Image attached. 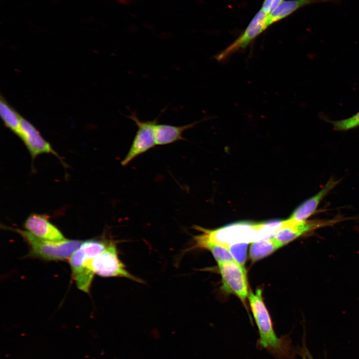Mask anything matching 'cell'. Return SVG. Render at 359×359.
Returning a JSON list of instances; mask_svg holds the SVG:
<instances>
[{
	"mask_svg": "<svg viewBox=\"0 0 359 359\" xmlns=\"http://www.w3.org/2000/svg\"><path fill=\"white\" fill-rule=\"evenodd\" d=\"M248 299L259 334L258 347L277 359H291L293 355L291 340L287 336L278 337L276 334L262 298V290L257 289L255 293L250 292Z\"/></svg>",
	"mask_w": 359,
	"mask_h": 359,
	"instance_id": "1",
	"label": "cell"
},
{
	"mask_svg": "<svg viewBox=\"0 0 359 359\" xmlns=\"http://www.w3.org/2000/svg\"><path fill=\"white\" fill-rule=\"evenodd\" d=\"M194 229L201 233L193 236V245L189 249L200 248L205 243H212L226 245L249 243L268 238L265 223L239 222L215 229H207L194 225Z\"/></svg>",
	"mask_w": 359,
	"mask_h": 359,
	"instance_id": "2",
	"label": "cell"
},
{
	"mask_svg": "<svg viewBox=\"0 0 359 359\" xmlns=\"http://www.w3.org/2000/svg\"><path fill=\"white\" fill-rule=\"evenodd\" d=\"M108 243L97 239L86 240L68 259L72 277L77 288L82 291L89 292L95 274L92 261L105 249Z\"/></svg>",
	"mask_w": 359,
	"mask_h": 359,
	"instance_id": "3",
	"label": "cell"
},
{
	"mask_svg": "<svg viewBox=\"0 0 359 359\" xmlns=\"http://www.w3.org/2000/svg\"><path fill=\"white\" fill-rule=\"evenodd\" d=\"M11 229L20 235L28 243L32 256L48 261L69 259L83 242L81 240L67 239L61 241L45 240L34 236L26 230Z\"/></svg>",
	"mask_w": 359,
	"mask_h": 359,
	"instance_id": "4",
	"label": "cell"
},
{
	"mask_svg": "<svg viewBox=\"0 0 359 359\" xmlns=\"http://www.w3.org/2000/svg\"><path fill=\"white\" fill-rule=\"evenodd\" d=\"M92 267L94 273L101 277H123L138 283L144 282L126 270L119 257L115 243L111 241L105 249L93 259Z\"/></svg>",
	"mask_w": 359,
	"mask_h": 359,
	"instance_id": "5",
	"label": "cell"
},
{
	"mask_svg": "<svg viewBox=\"0 0 359 359\" xmlns=\"http://www.w3.org/2000/svg\"><path fill=\"white\" fill-rule=\"evenodd\" d=\"M128 117L134 122L138 129L127 154L121 162L124 167L156 145L155 131L158 121V118L154 120L141 121L133 112Z\"/></svg>",
	"mask_w": 359,
	"mask_h": 359,
	"instance_id": "6",
	"label": "cell"
},
{
	"mask_svg": "<svg viewBox=\"0 0 359 359\" xmlns=\"http://www.w3.org/2000/svg\"><path fill=\"white\" fill-rule=\"evenodd\" d=\"M222 281V288L227 293L236 295L243 302L248 296L246 270L235 261L218 263Z\"/></svg>",
	"mask_w": 359,
	"mask_h": 359,
	"instance_id": "7",
	"label": "cell"
},
{
	"mask_svg": "<svg viewBox=\"0 0 359 359\" xmlns=\"http://www.w3.org/2000/svg\"><path fill=\"white\" fill-rule=\"evenodd\" d=\"M267 14L260 10L244 30L232 43L215 56L218 61H223L236 52L245 48L269 26Z\"/></svg>",
	"mask_w": 359,
	"mask_h": 359,
	"instance_id": "8",
	"label": "cell"
},
{
	"mask_svg": "<svg viewBox=\"0 0 359 359\" xmlns=\"http://www.w3.org/2000/svg\"><path fill=\"white\" fill-rule=\"evenodd\" d=\"M342 219L295 221L288 219L283 220L281 227L273 236L284 245L297 238L321 227L331 226Z\"/></svg>",
	"mask_w": 359,
	"mask_h": 359,
	"instance_id": "9",
	"label": "cell"
},
{
	"mask_svg": "<svg viewBox=\"0 0 359 359\" xmlns=\"http://www.w3.org/2000/svg\"><path fill=\"white\" fill-rule=\"evenodd\" d=\"M18 136L23 141L33 160L39 155L52 154L59 158L50 144L40 135L35 127L23 117L21 118Z\"/></svg>",
	"mask_w": 359,
	"mask_h": 359,
	"instance_id": "10",
	"label": "cell"
},
{
	"mask_svg": "<svg viewBox=\"0 0 359 359\" xmlns=\"http://www.w3.org/2000/svg\"><path fill=\"white\" fill-rule=\"evenodd\" d=\"M24 227L34 236L43 240L61 241L66 239L59 229L44 215L31 214L25 220Z\"/></svg>",
	"mask_w": 359,
	"mask_h": 359,
	"instance_id": "11",
	"label": "cell"
},
{
	"mask_svg": "<svg viewBox=\"0 0 359 359\" xmlns=\"http://www.w3.org/2000/svg\"><path fill=\"white\" fill-rule=\"evenodd\" d=\"M339 181L331 178L316 194L299 205L288 218L295 221L307 220L313 215L322 200L338 184Z\"/></svg>",
	"mask_w": 359,
	"mask_h": 359,
	"instance_id": "12",
	"label": "cell"
},
{
	"mask_svg": "<svg viewBox=\"0 0 359 359\" xmlns=\"http://www.w3.org/2000/svg\"><path fill=\"white\" fill-rule=\"evenodd\" d=\"M199 122V121L182 126L157 124L155 131L156 145H166L178 141L185 140L183 137L184 131L192 128Z\"/></svg>",
	"mask_w": 359,
	"mask_h": 359,
	"instance_id": "13",
	"label": "cell"
},
{
	"mask_svg": "<svg viewBox=\"0 0 359 359\" xmlns=\"http://www.w3.org/2000/svg\"><path fill=\"white\" fill-rule=\"evenodd\" d=\"M335 0H288L283 1L267 15L268 26L289 16L299 8L319 2H330Z\"/></svg>",
	"mask_w": 359,
	"mask_h": 359,
	"instance_id": "14",
	"label": "cell"
},
{
	"mask_svg": "<svg viewBox=\"0 0 359 359\" xmlns=\"http://www.w3.org/2000/svg\"><path fill=\"white\" fill-rule=\"evenodd\" d=\"M284 245L274 237L253 242L249 249L250 257L253 261H256Z\"/></svg>",
	"mask_w": 359,
	"mask_h": 359,
	"instance_id": "15",
	"label": "cell"
},
{
	"mask_svg": "<svg viewBox=\"0 0 359 359\" xmlns=\"http://www.w3.org/2000/svg\"><path fill=\"white\" fill-rule=\"evenodd\" d=\"M0 114L4 125L18 136L22 117L2 98L0 101Z\"/></svg>",
	"mask_w": 359,
	"mask_h": 359,
	"instance_id": "16",
	"label": "cell"
},
{
	"mask_svg": "<svg viewBox=\"0 0 359 359\" xmlns=\"http://www.w3.org/2000/svg\"><path fill=\"white\" fill-rule=\"evenodd\" d=\"M200 248L209 250L217 263L235 261L228 249L221 245L207 243L202 245Z\"/></svg>",
	"mask_w": 359,
	"mask_h": 359,
	"instance_id": "17",
	"label": "cell"
},
{
	"mask_svg": "<svg viewBox=\"0 0 359 359\" xmlns=\"http://www.w3.org/2000/svg\"><path fill=\"white\" fill-rule=\"evenodd\" d=\"M323 118L329 121L336 131H347L359 127V112L352 116L339 120H329L323 116Z\"/></svg>",
	"mask_w": 359,
	"mask_h": 359,
	"instance_id": "18",
	"label": "cell"
},
{
	"mask_svg": "<svg viewBox=\"0 0 359 359\" xmlns=\"http://www.w3.org/2000/svg\"><path fill=\"white\" fill-rule=\"evenodd\" d=\"M225 247L235 261L243 265L247 256L248 243H235Z\"/></svg>",
	"mask_w": 359,
	"mask_h": 359,
	"instance_id": "19",
	"label": "cell"
},
{
	"mask_svg": "<svg viewBox=\"0 0 359 359\" xmlns=\"http://www.w3.org/2000/svg\"><path fill=\"white\" fill-rule=\"evenodd\" d=\"M283 0H264L261 9L264 13L268 14L275 9Z\"/></svg>",
	"mask_w": 359,
	"mask_h": 359,
	"instance_id": "20",
	"label": "cell"
},
{
	"mask_svg": "<svg viewBox=\"0 0 359 359\" xmlns=\"http://www.w3.org/2000/svg\"><path fill=\"white\" fill-rule=\"evenodd\" d=\"M301 355L303 359H312L308 351L305 350L302 351Z\"/></svg>",
	"mask_w": 359,
	"mask_h": 359,
	"instance_id": "21",
	"label": "cell"
}]
</instances>
